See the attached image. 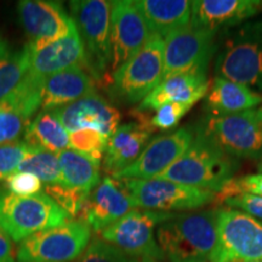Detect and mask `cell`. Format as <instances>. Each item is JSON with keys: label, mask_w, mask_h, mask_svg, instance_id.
Masks as SVG:
<instances>
[{"label": "cell", "mask_w": 262, "mask_h": 262, "mask_svg": "<svg viewBox=\"0 0 262 262\" xmlns=\"http://www.w3.org/2000/svg\"><path fill=\"white\" fill-rule=\"evenodd\" d=\"M91 228L85 222L68 221L31 235L18 245L17 262H74L90 244Z\"/></svg>", "instance_id": "obj_9"}, {"label": "cell", "mask_w": 262, "mask_h": 262, "mask_svg": "<svg viewBox=\"0 0 262 262\" xmlns=\"http://www.w3.org/2000/svg\"><path fill=\"white\" fill-rule=\"evenodd\" d=\"M250 262H261V261H250Z\"/></svg>", "instance_id": "obj_41"}, {"label": "cell", "mask_w": 262, "mask_h": 262, "mask_svg": "<svg viewBox=\"0 0 262 262\" xmlns=\"http://www.w3.org/2000/svg\"><path fill=\"white\" fill-rule=\"evenodd\" d=\"M152 134L149 123L131 122L119 125L107 141L103 156L106 171L114 175L131 165L149 143Z\"/></svg>", "instance_id": "obj_21"}, {"label": "cell", "mask_w": 262, "mask_h": 262, "mask_svg": "<svg viewBox=\"0 0 262 262\" xmlns=\"http://www.w3.org/2000/svg\"><path fill=\"white\" fill-rule=\"evenodd\" d=\"M152 35L146 18L135 2H111V47L112 73L141 50Z\"/></svg>", "instance_id": "obj_14"}, {"label": "cell", "mask_w": 262, "mask_h": 262, "mask_svg": "<svg viewBox=\"0 0 262 262\" xmlns=\"http://www.w3.org/2000/svg\"><path fill=\"white\" fill-rule=\"evenodd\" d=\"M29 145L26 142H12L0 146V182L11 173L17 171L18 165L28 152Z\"/></svg>", "instance_id": "obj_33"}, {"label": "cell", "mask_w": 262, "mask_h": 262, "mask_svg": "<svg viewBox=\"0 0 262 262\" xmlns=\"http://www.w3.org/2000/svg\"><path fill=\"white\" fill-rule=\"evenodd\" d=\"M217 31L189 24L164 38L163 80L173 75H206L208 66L217 51Z\"/></svg>", "instance_id": "obj_8"}, {"label": "cell", "mask_w": 262, "mask_h": 262, "mask_svg": "<svg viewBox=\"0 0 262 262\" xmlns=\"http://www.w3.org/2000/svg\"><path fill=\"white\" fill-rule=\"evenodd\" d=\"M17 171L32 173L45 185L61 183V165L57 155L41 147L29 146Z\"/></svg>", "instance_id": "obj_29"}, {"label": "cell", "mask_w": 262, "mask_h": 262, "mask_svg": "<svg viewBox=\"0 0 262 262\" xmlns=\"http://www.w3.org/2000/svg\"><path fill=\"white\" fill-rule=\"evenodd\" d=\"M70 10L84 49L81 67L95 81L101 80L112 63L111 2L78 0L70 3Z\"/></svg>", "instance_id": "obj_5"}, {"label": "cell", "mask_w": 262, "mask_h": 262, "mask_svg": "<svg viewBox=\"0 0 262 262\" xmlns=\"http://www.w3.org/2000/svg\"><path fill=\"white\" fill-rule=\"evenodd\" d=\"M262 95L245 85L216 77L206 94L205 110L208 117H224L260 107Z\"/></svg>", "instance_id": "obj_24"}, {"label": "cell", "mask_w": 262, "mask_h": 262, "mask_svg": "<svg viewBox=\"0 0 262 262\" xmlns=\"http://www.w3.org/2000/svg\"><path fill=\"white\" fill-rule=\"evenodd\" d=\"M135 4L152 34L162 38L191 24L192 6L187 0H139Z\"/></svg>", "instance_id": "obj_25"}, {"label": "cell", "mask_w": 262, "mask_h": 262, "mask_svg": "<svg viewBox=\"0 0 262 262\" xmlns=\"http://www.w3.org/2000/svg\"><path fill=\"white\" fill-rule=\"evenodd\" d=\"M258 171H260V173H262V163L258 165Z\"/></svg>", "instance_id": "obj_40"}, {"label": "cell", "mask_w": 262, "mask_h": 262, "mask_svg": "<svg viewBox=\"0 0 262 262\" xmlns=\"http://www.w3.org/2000/svg\"><path fill=\"white\" fill-rule=\"evenodd\" d=\"M93 77L81 66H74L48 77L42 88L41 111H54L96 93Z\"/></svg>", "instance_id": "obj_22"}, {"label": "cell", "mask_w": 262, "mask_h": 262, "mask_svg": "<svg viewBox=\"0 0 262 262\" xmlns=\"http://www.w3.org/2000/svg\"><path fill=\"white\" fill-rule=\"evenodd\" d=\"M0 262H16V255L11 239L0 228Z\"/></svg>", "instance_id": "obj_38"}, {"label": "cell", "mask_w": 262, "mask_h": 262, "mask_svg": "<svg viewBox=\"0 0 262 262\" xmlns=\"http://www.w3.org/2000/svg\"><path fill=\"white\" fill-rule=\"evenodd\" d=\"M74 262H158L131 256L101 238L93 239L83 255Z\"/></svg>", "instance_id": "obj_30"}, {"label": "cell", "mask_w": 262, "mask_h": 262, "mask_svg": "<svg viewBox=\"0 0 262 262\" xmlns=\"http://www.w3.org/2000/svg\"><path fill=\"white\" fill-rule=\"evenodd\" d=\"M172 215L171 212L134 209L100 232L101 239L131 256L160 262L165 258L157 242L156 229Z\"/></svg>", "instance_id": "obj_12"}, {"label": "cell", "mask_w": 262, "mask_h": 262, "mask_svg": "<svg viewBox=\"0 0 262 262\" xmlns=\"http://www.w3.org/2000/svg\"><path fill=\"white\" fill-rule=\"evenodd\" d=\"M42 189H44L42 192L50 196L52 201L56 203L62 210L67 212L70 215V217H78L85 202H86L88 196H89V194H86V193L66 187V186L61 185V183L45 185Z\"/></svg>", "instance_id": "obj_31"}, {"label": "cell", "mask_w": 262, "mask_h": 262, "mask_svg": "<svg viewBox=\"0 0 262 262\" xmlns=\"http://www.w3.org/2000/svg\"><path fill=\"white\" fill-rule=\"evenodd\" d=\"M61 165V185L90 194L101 181L100 163L73 149L57 153Z\"/></svg>", "instance_id": "obj_26"}, {"label": "cell", "mask_w": 262, "mask_h": 262, "mask_svg": "<svg viewBox=\"0 0 262 262\" xmlns=\"http://www.w3.org/2000/svg\"><path fill=\"white\" fill-rule=\"evenodd\" d=\"M164 38L152 34L137 54L112 73L110 95L124 104L139 103L163 80Z\"/></svg>", "instance_id": "obj_6"}, {"label": "cell", "mask_w": 262, "mask_h": 262, "mask_svg": "<svg viewBox=\"0 0 262 262\" xmlns=\"http://www.w3.org/2000/svg\"><path fill=\"white\" fill-rule=\"evenodd\" d=\"M18 19L31 42H47L64 38L75 24L60 2L22 0L17 4Z\"/></svg>", "instance_id": "obj_16"}, {"label": "cell", "mask_w": 262, "mask_h": 262, "mask_svg": "<svg viewBox=\"0 0 262 262\" xmlns=\"http://www.w3.org/2000/svg\"><path fill=\"white\" fill-rule=\"evenodd\" d=\"M242 193H250V194L262 196V173L248 175L237 180L233 179L225 186L219 194H216V199L224 202L225 199L242 194Z\"/></svg>", "instance_id": "obj_36"}, {"label": "cell", "mask_w": 262, "mask_h": 262, "mask_svg": "<svg viewBox=\"0 0 262 262\" xmlns=\"http://www.w3.org/2000/svg\"><path fill=\"white\" fill-rule=\"evenodd\" d=\"M238 163L226 155L202 129L195 131L188 149L170 168L155 179L220 193L233 180Z\"/></svg>", "instance_id": "obj_1"}, {"label": "cell", "mask_w": 262, "mask_h": 262, "mask_svg": "<svg viewBox=\"0 0 262 262\" xmlns=\"http://www.w3.org/2000/svg\"><path fill=\"white\" fill-rule=\"evenodd\" d=\"M134 209L136 206L122 183L112 176H104L88 196L78 219L91 231L102 232Z\"/></svg>", "instance_id": "obj_17"}, {"label": "cell", "mask_w": 262, "mask_h": 262, "mask_svg": "<svg viewBox=\"0 0 262 262\" xmlns=\"http://www.w3.org/2000/svg\"><path fill=\"white\" fill-rule=\"evenodd\" d=\"M224 202L231 209L243 211L250 215L251 217L262 221V196L250 194V193H242V194L225 199Z\"/></svg>", "instance_id": "obj_37"}, {"label": "cell", "mask_w": 262, "mask_h": 262, "mask_svg": "<svg viewBox=\"0 0 262 262\" xmlns=\"http://www.w3.org/2000/svg\"><path fill=\"white\" fill-rule=\"evenodd\" d=\"M157 242L169 262H210L216 243V210L173 214L158 226Z\"/></svg>", "instance_id": "obj_3"}, {"label": "cell", "mask_w": 262, "mask_h": 262, "mask_svg": "<svg viewBox=\"0 0 262 262\" xmlns=\"http://www.w3.org/2000/svg\"><path fill=\"white\" fill-rule=\"evenodd\" d=\"M262 262V221L235 209L216 210V243L210 262Z\"/></svg>", "instance_id": "obj_7"}, {"label": "cell", "mask_w": 262, "mask_h": 262, "mask_svg": "<svg viewBox=\"0 0 262 262\" xmlns=\"http://www.w3.org/2000/svg\"><path fill=\"white\" fill-rule=\"evenodd\" d=\"M9 50H10L9 44L5 41V39L3 38V35L0 34V55L5 54V52H8Z\"/></svg>", "instance_id": "obj_39"}, {"label": "cell", "mask_w": 262, "mask_h": 262, "mask_svg": "<svg viewBox=\"0 0 262 262\" xmlns=\"http://www.w3.org/2000/svg\"><path fill=\"white\" fill-rule=\"evenodd\" d=\"M194 139V131L188 127L157 136L127 168L112 175L116 180H149L159 176L181 157Z\"/></svg>", "instance_id": "obj_13"}, {"label": "cell", "mask_w": 262, "mask_h": 262, "mask_svg": "<svg viewBox=\"0 0 262 262\" xmlns=\"http://www.w3.org/2000/svg\"><path fill=\"white\" fill-rule=\"evenodd\" d=\"M192 106L183 103H166L156 111L155 116L150 119L149 125L153 129L171 130L178 126L180 120L191 110Z\"/></svg>", "instance_id": "obj_34"}, {"label": "cell", "mask_w": 262, "mask_h": 262, "mask_svg": "<svg viewBox=\"0 0 262 262\" xmlns=\"http://www.w3.org/2000/svg\"><path fill=\"white\" fill-rule=\"evenodd\" d=\"M261 2L254 0H196L191 2V25L220 31L247 22L260 11Z\"/></svg>", "instance_id": "obj_20"}, {"label": "cell", "mask_w": 262, "mask_h": 262, "mask_svg": "<svg viewBox=\"0 0 262 262\" xmlns=\"http://www.w3.org/2000/svg\"><path fill=\"white\" fill-rule=\"evenodd\" d=\"M28 47L31 50L29 72L45 79L74 66H81L84 60V49L77 27L58 40L47 44L29 41Z\"/></svg>", "instance_id": "obj_19"}, {"label": "cell", "mask_w": 262, "mask_h": 262, "mask_svg": "<svg viewBox=\"0 0 262 262\" xmlns=\"http://www.w3.org/2000/svg\"><path fill=\"white\" fill-rule=\"evenodd\" d=\"M25 142L57 155L70 149V133L51 111H41L25 131Z\"/></svg>", "instance_id": "obj_27"}, {"label": "cell", "mask_w": 262, "mask_h": 262, "mask_svg": "<svg viewBox=\"0 0 262 262\" xmlns=\"http://www.w3.org/2000/svg\"><path fill=\"white\" fill-rule=\"evenodd\" d=\"M68 133L95 130L107 139L119 127L120 112L98 93H93L67 106L51 111Z\"/></svg>", "instance_id": "obj_18"}, {"label": "cell", "mask_w": 262, "mask_h": 262, "mask_svg": "<svg viewBox=\"0 0 262 262\" xmlns=\"http://www.w3.org/2000/svg\"><path fill=\"white\" fill-rule=\"evenodd\" d=\"M216 77L262 91V18L227 28L217 42Z\"/></svg>", "instance_id": "obj_2"}, {"label": "cell", "mask_w": 262, "mask_h": 262, "mask_svg": "<svg viewBox=\"0 0 262 262\" xmlns=\"http://www.w3.org/2000/svg\"><path fill=\"white\" fill-rule=\"evenodd\" d=\"M209 83L206 75L180 74L162 80L158 86L143 98L137 111H157L166 103L193 106L206 96Z\"/></svg>", "instance_id": "obj_23"}, {"label": "cell", "mask_w": 262, "mask_h": 262, "mask_svg": "<svg viewBox=\"0 0 262 262\" xmlns=\"http://www.w3.org/2000/svg\"><path fill=\"white\" fill-rule=\"evenodd\" d=\"M4 186L12 194L29 196L41 192L42 182L32 173L16 171L4 180Z\"/></svg>", "instance_id": "obj_35"}, {"label": "cell", "mask_w": 262, "mask_h": 262, "mask_svg": "<svg viewBox=\"0 0 262 262\" xmlns=\"http://www.w3.org/2000/svg\"><path fill=\"white\" fill-rule=\"evenodd\" d=\"M31 67L28 44L17 51L9 50L0 55V101L14 91L24 80Z\"/></svg>", "instance_id": "obj_28"}, {"label": "cell", "mask_w": 262, "mask_h": 262, "mask_svg": "<svg viewBox=\"0 0 262 262\" xmlns=\"http://www.w3.org/2000/svg\"><path fill=\"white\" fill-rule=\"evenodd\" d=\"M136 208L160 212L199 209L216 201V193L162 179L118 180Z\"/></svg>", "instance_id": "obj_10"}, {"label": "cell", "mask_w": 262, "mask_h": 262, "mask_svg": "<svg viewBox=\"0 0 262 262\" xmlns=\"http://www.w3.org/2000/svg\"><path fill=\"white\" fill-rule=\"evenodd\" d=\"M203 131L233 158H262V106L224 117H206Z\"/></svg>", "instance_id": "obj_11"}, {"label": "cell", "mask_w": 262, "mask_h": 262, "mask_svg": "<svg viewBox=\"0 0 262 262\" xmlns=\"http://www.w3.org/2000/svg\"><path fill=\"white\" fill-rule=\"evenodd\" d=\"M71 221L70 215L44 192L21 196L0 189V228L21 243L38 232Z\"/></svg>", "instance_id": "obj_4"}, {"label": "cell", "mask_w": 262, "mask_h": 262, "mask_svg": "<svg viewBox=\"0 0 262 262\" xmlns=\"http://www.w3.org/2000/svg\"><path fill=\"white\" fill-rule=\"evenodd\" d=\"M45 79L28 72L9 96L0 101V146L16 142L41 108Z\"/></svg>", "instance_id": "obj_15"}, {"label": "cell", "mask_w": 262, "mask_h": 262, "mask_svg": "<svg viewBox=\"0 0 262 262\" xmlns=\"http://www.w3.org/2000/svg\"><path fill=\"white\" fill-rule=\"evenodd\" d=\"M108 139L95 130H79L70 133V149L77 150L101 162L106 150Z\"/></svg>", "instance_id": "obj_32"}]
</instances>
